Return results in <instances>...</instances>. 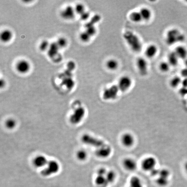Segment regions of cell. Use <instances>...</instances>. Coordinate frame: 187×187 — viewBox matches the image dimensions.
<instances>
[{
	"label": "cell",
	"mask_w": 187,
	"mask_h": 187,
	"mask_svg": "<svg viewBox=\"0 0 187 187\" xmlns=\"http://www.w3.org/2000/svg\"><path fill=\"white\" fill-rule=\"evenodd\" d=\"M179 59L175 52L170 53L168 56V62L171 66H175L178 63Z\"/></svg>",
	"instance_id": "obj_20"
},
{
	"label": "cell",
	"mask_w": 187,
	"mask_h": 187,
	"mask_svg": "<svg viewBox=\"0 0 187 187\" xmlns=\"http://www.w3.org/2000/svg\"><path fill=\"white\" fill-rule=\"evenodd\" d=\"M48 162L44 156L42 155H39L37 156L33 161V164L36 167L40 168L47 165Z\"/></svg>",
	"instance_id": "obj_18"
},
{
	"label": "cell",
	"mask_w": 187,
	"mask_h": 187,
	"mask_svg": "<svg viewBox=\"0 0 187 187\" xmlns=\"http://www.w3.org/2000/svg\"><path fill=\"white\" fill-rule=\"evenodd\" d=\"M121 141L124 146L126 147H131L134 143L135 139L134 136L131 134L127 133L122 135Z\"/></svg>",
	"instance_id": "obj_11"
},
{
	"label": "cell",
	"mask_w": 187,
	"mask_h": 187,
	"mask_svg": "<svg viewBox=\"0 0 187 187\" xmlns=\"http://www.w3.org/2000/svg\"><path fill=\"white\" fill-rule=\"evenodd\" d=\"M85 114V109L82 107H79L75 109L73 114L70 117V121L73 124H79L83 119Z\"/></svg>",
	"instance_id": "obj_6"
},
{
	"label": "cell",
	"mask_w": 187,
	"mask_h": 187,
	"mask_svg": "<svg viewBox=\"0 0 187 187\" xmlns=\"http://www.w3.org/2000/svg\"><path fill=\"white\" fill-rule=\"evenodd\" d=\"M181 74L184 78H187V68L182 69L181 72Z\"/></svg>",
	"instance_id": "obj_44"
},
{
	"label": "cell",
	"mask_w": 187,
	"mask_h": 187,
	"mask_svg": "<svg viewBox=\"0 0 187 187\" xmlns=\"http://www.w3.org/2000/svg\"><path fill=\"white\" fill-rule=\"evenodd\" d=\"M74 9L76 13L80 15L85 12V6L82 4H77Z\"/></svg>",
	"instance_id": "obj_33"
},
{
	"label": "cell",
	"mask_w": 187,
	"mask_h": 187,
	"mask_svg": "<svg viewBox=\"0 0 187 187\" xmlns=\"http://www.w3.org/2000/svg\"><path fill=\"white\" fill-rule=\"evenodd\" d=\"M185 170L187 174V162H186V163L185 165Z\"/></svg>",
	"instance_id": "obj_48"
},
{
	"label": "cell",
	"mask_w": 187,
	"mask_h": 187,
	"mask_svg": "<svg viewBox=\"0 0 187 187\" xmlns=\"http://www.w3.org/2000/svg\"><path fill=\"white\" fill-rule=\"evenodd\" d=\"M56 43L59 48L65 47L67 44V40L64 37H60L56 41Z\"/></svg>",
	"instance_id": "obj_32"
},
{
	"label": "cell",
	"mask_w": 187,
	"mask_h": 187,
	"mask_svg": "<svg viewBox=\"0 0 187 187\" xmlns=\"http://www.w3.org/2000/svg\"><path fill=\"white\" fill-rule=\"evenodd\" d=\"M181 84L182 85L183 88H187V78H184L182 80Z\"/></svg>",
	"instance_id": "obj_45"
},
{
	"label": "cell",
	"mask_w": 187,
	"mask_h": 187,
	"mask_svg": "<svg viewBox=\"0 0 187 187\" xmlns=\"http://www.w3.org/2000/svg\"><path fill=\"white\" fill-rule=\"evenodd\" d=\"M53 59H54L55 62H59L61 60L62 56L61 55L58 54Z\"/></svg>",
	"instance_id": "obj_46"
},
{
	"label": "cell",
	"mask_w": 187,
	"mask_h": 187,
	"mask_svg": "<svg viewBox=\"0 0 187 187\" xmlns=\"http://www.w3.org/2000/svg\"><path fill=\"white\" fill-rule=\"evenodd\" d=\"M123 165L124 168L129 171H133L137 168V163L133 158H125L123 161Z\"/></svg>",
	"instance_id": "obj_14"
},
{
	"label": "cell",
	"mask_w": 187,
	"mask_h": 187,
	"mask_svg": "<svg viewBox=\"0 0 187 187\" xmlns=\"http://www.w3.org/2000/svg\"><path fill=\"white\" fill-rule=\"evenodd\" d=\"M76 66V65L75 62L73 61H70L67 64V70L72 72L75 70Z\"/></svg>",
	"instance_id": "obj_39"
},
{
	"label": "cell",
	"mask_w": 187,
	"mask_h": 187,
	"mask_svg": "<svg viewBox=\"0 0 187 187\" xmlns=\"http://www.w3.org/2000/svg\"><path fill=\"white\" fill-rule=\"evenodd\" d=\"M82 141L83 143L89 146L99 148L105 146V143L102 140L88 134H85L82 137Z\"/></svg>",
	"instance_id": "obj_3"
},
{
	"label": "cell",
	"mask_w": 187,
	"mask_h": 187,
	"mask_svg": "<svg viewBox=\"0 0 187 187\" xmlns=\"http://www.w3.org/2000/svg\"><path fill=\"white\" fill-rule=\"evenodd\" d=\"M80 15V18L82 21H85L88 19L90 17V14L89 12H85Z\"/></svg>",
	"instance_id": "obj_41"
},
{
	"label": "cell",
	"mask_w": 187,
	"mask_h": 187,
	"mask_svg": "<svg viewBox=\"0 0 187 187\" xmlns=\"http://www.w3.org/2000/svg\"><path fill=\"white\" fill-rule=\"evenodd\" d=\"M132 84V80L131 77L124 76L120 78L117 86L120 91L124 92L127 91L131 88Z\"/></svg>",
	"instance_id": "obj_7"
},
{
	"label": "cell",
	"mask_w": 187,
	"mask_h": 187,
	"mask_svg": "<svg viewBox=\"0 0 187 187\" xmlns=\"http://www.w3.org/2000/svg\"><path fill=\"white\" fill-rule=\"evenodd\" d=\"M156 183L161 187H165L167 185L168 183V178L158 176L156 180Z\"/></svg>",
	"instance_id": "obj_30"
},
{
	"label": "cell",
	"mask_w": 187,
	"mask_h": 187,
	"mask_svg": "<svg viewBox=\"0 0 187 187\" xmlns=\"http://www.w3.org/2000/svg\"><path fill=\"white\" fill-rule=\"evenodd\" d=\"M5 81H4L3 79H1V84H0V85H1V88L2 87H4L5 86Z\"/></svg>",
	"instance_id": "obj_47"
},
{
	"label": "cell",
	"mask_w": 187,
	"mask_h": 187,
	"mask_svg": "<svg viewBox=\"0 0 187 187\" xmlns=\"http://www.w3.org/2000/svg\"><path fill=\"white\" fill-rule=\"evenodd\" d=\"M59 49L56 42L51 43L50 44L49 49H48V55L51 58H53L57 55L58 54Z\"/></svg>",
	"instance_id": "obj_16"
},
{
	"label": "cell",
	"mask_w": 187,
	"mask_h": 187,
	"mask_svg": "<svg viewBox=\"0 0 187 187\" xmlns=\"http://www.w3.org/2000/svg\"></svg>",
	"instance_id": "obj_50"
},
{
	"label": "cell",
	"mask_w": 187,
	"mask_h": 187,
	"mask_svg": "<svg viewBox=\"0 0 187 187\" xmlns=\"http://www.w3.org/2000/svg\"><path fill=\"white\" fill-rule=\"evenodd\" d=\"M13 33L9 29H5L3 30L1 34V40L4 42H8L12 39Z\"/></svg>",
	"instance_id": "obj_19"
},
{
	"label": "cell",
	"mask_w": 187,
	"mask_h": 187,
	"mask_svg": "<svg viewBox=\"0 0 187 187\" xmlns=\"http://www.w3.org/2000/svg\"><path fill=\"white\" fill-rule=\"evenodd\" d=\"M6 125L8 128H13L16 125V122L12 119L8 120L6 122Z\"/></svg>",
	"instance_id": "obj_40"
},
{
	"label": "cell",
	"mask_w": 187,
	"mask_h": 187,
	"mask_svg": "<svg viewBox=\"0 0 187 187\" xmlns=\"http://www.w3.org/2000/svg\"><path fill=\"white\" fill-rule=\"evenodd\" d=\"M106 66L109 70L114 71L118 67L119 63L115 59H110L106 63Z\"/></svg>",
	"instance_id": "obj_21"
},
{
	"label": "cell",
	"mask_w": 187,
	"mask_h": 187,
	"mask_svg": "<svg viewBox=\"0 0 187 187\" xmlns=\"http://www.w3.org/2000/svg\"><path fill=\"white\" fill-rule=\"evenodd\" d=\"M107 171L104 168H100L97 170V175H99L105 176Z\"/></svg>",
	"instance_id": "obj_42"
},
{
	"label": "cell",
	"mask_w": 187,
	"mask_h": 187,
	"mask_svg": "<svg viewBox=\"0 0 187 187\" xmlns=\"http://www.w3.org/2000/svg\"><path fill=\"white\" fill-rule=\"evenodd\" d=\"M130 18L131 21L136 23H139L143 20L140 12H132L130 14Z\"/></svg>",
	"instance_id": "obj_25"
},
{
	"label": "cell",
	"mask_w": 187,
	"mask_h": 187,
	"mask_svg": "<svg viewBox=\"0 0 187 187\" xmlns=\"http://www.w3.org/2000/svg\"><path fill=\"white\" fill-rule=\"evenodd\" d=\"M124 38L130 47L134 51L138 52L141 50L142 44L138 36L133 32L128 31L124 35Z\"/></svg>",
	"instance_id": "obj_1"
},
{
	"label": "cell",
	"mask_w": 187,
	"mask_h": 187,
	"mask_svg": "<svg viewBox=\"0 0 187 187\" xmlns=\"http://www.w3.org/2000/svg\"><path fill=\"white\" fill-rule=\"evenodd\" d=\"M47 166L41 172L42 175L44 176H49L52 175L56 174L59 171V166L58 163L55 161L48 162Z\"/></svg>",
	"instance_id": "obj_5"
},
{
	"label": "cell",
	"mask_w": 187,
	"mask_h": 187,
	"mask_svg": "<svg viewBox=\"0 0 187 187\" xmlns=\"http://www.w3.org/2000/svg\"><path fill=\"white\" fill-rule=\"evenodd\" d=\"M101 19V17L98 15H94L89 22L86 23L85 25V28L91 26H94L95 23H98Z\"/></svg>",
	"instance_id": "obj_29"
},
{
	"label": "cell",
	"mask_w": 187,
	"mask_h": 187,
	"mask_svg": "<svg viewBox=\"0 0 187 187\" xmlns=\"http://www.w3.org/2000/svg\"><path fill=\"white\" fill-rule=\"evenodd\" d=\"M156 164V160L154 157L149 156L146 157L142 162V168L146 171H151L155 168Z\"/></svg>",
	"instance_id": "obj_8"
},
{
	"label": "cell",
	"mask_w": 187,
	"mask_h": 187,
	"mask_svg": "<svg viewBox=\"0 0 187 187\" xmlns=\"http://www.w3.org/2000/svg\"><path fill=\"white\" fill-rule=\"evenodd\" d=\"M95 182L98 186L106 187L108 185L105 176L97 175L95 179Z\"/></svg>",
	"instance_id": "obj_23"
},
{
	"label": "cell",
	"mask_w": 187,
	"mask_h": 187,
	"mask_svg": "<svg viewBox=\"0 0 187 187\" xmlns=\"http://www.w3.org/2000/svg\"><path fill=\"white\" fill-rule=\"evenodd\" d=\"M62 84L69 89H72L75 85V82L70 77H66L63 79Z\"/></svg>",
	"instance_id": "obj_24"
},
{
	"label": "cell",
	"mask_w": 187,
	"mask_h": 187,
	"mask_svg": "<svg viewBox=\"0 0 187 187\" xmlns=\"http://www.w3.org/2000/svg\"><path fill=\"white\" fill-rule=\"evenodd\" d=\"M91 36L86 31L82 32L80 35V38L82 42H88L90 40Z\"/></svg>",
	"instance_id": "obj_35"
},
{
	"label": "cell",
	"mask_w": 187,
	"mask_h": 187,
	"mask_svg": "<svg viewBox=\"0 0 187 187\" xmlns=\"http://www.w3.org/2000/svg\"><path fill=\"white\" fill-rule=\"evenodd\" d=\"M112 149L111 147L108 145L98 148L96 150L95 153L97 157L101 158H106L109 157L111 154Z\"/></svg>",
	"instance_id": "obj_10"
},
{
	"label": "cell",
	"mask_w": 187,
	"mask_h": 187,
	"mask_svg": "<svg viewBox=\"0 0 187 187\" xmlns=\"http://www.w3.org/2000/svg\"><path fill=\"white\" fill-rule=\"evenodd\" d=\"M117 85H113L106 88L103 93V98L105 100H113L117 97L119 91Z\"/></svg>",
	"instance_id": "obj_4"
},
{
	"label": "cell",
	"mask_w": 187,
	"mask_h": 187,
	"mask_svg": "<svg viewBox=\"0 0 187 187\" xmlns=\"http://www.w3.org/2000/svg\"><path fill=\"white\" fill-rule=\"evenodd\" d=\"M158 52V48L155 44H150L148 46L145 50V55L149 58L154 57Z\"/></svg>",
	"instance_id": "obj_15"
},
{
	"label": "cell",
	"mask_w": 187,
	"mask_h": 187,
	"mask_svg": "<svg viewBox=\"0 0 187 187\" xmlns=\"http://www.w3.org/2000/svg\"><path fill=\"white\" fill-rule=\"evenodd\" d=\"M166 42L169 45L174 44L178 42H182L184 41L185 37L183 34H182L177 29H172L168 30L167 32Z\"/></svg>",
	"instance_id": "obj_2"
},
{
	"label": "cell",
	"mask_w": 187,
	"mask_h": 187,
	"mask_svg": "<svg viewBox=\"0 0 187 187\" xmlns=\"http://www.w3.org/2000/svg\"><path fill=\"white\" fill-rule=\"evenodd\" d=\"M170 65L168 62H162L159 64V69L162 72L166 73L169 71Z\"/></svg>",
	"instance_id": "obj_31"
},
{
	"label": "cell",
	"mask_w": 187,
	"mask_h": 187,
	"mask_svg": "<svg viewBox=\"0 0 187 187\" xmlns=\"http://www.w3.org/2000/svg\"><path fill=\"white\" fill-rule=\"evenodd\" d=\"M75 9L72 6H68L61 13L62 18L66 20H72L75 17Z\"/></svg>",
	"instance_id": "obj_13"
},
{
	"label": "cell",
	"mask_w": 187,
	"mask_h": 187,
	"mask_svg": "<svg viewBox=\"0 0 187 187\" xmlns=\"http://www.w3.org/2000/svg\"><path fill=\"white\" fill-rule=\"evenodd\" d=\"M50 46V44L49 42L46 40H44L41 42L40 45H39V49L42 51H44L47 49H49V48Z\"/></svg>",
	"instance_id": "obj_34"
},
{
	"label": "cell",
	"mask_w": 187,
	"mask_h": 187,
	"mask_svg": "<svg viewBox=\"0 0 187 187\" xmlns=\"http://www.w3.org/2000/svg\"><path fill=\"white\" fill-rule=\"evenodd\" d=\"M175 53L178 58L185 60L187 59V49L182 46H179L176 48Z\"/></svg>",
	"instance_id": "obj_17"
},
{
	"label": "cell",
	"mask_w": 187,
	"mask_h": 187,
	"mask_svg": "<svg viewBox=\"0 0 187 187\" xmlns=\"http://www.w3.org/2000/svg\"><path fill=\"white\" fill-rule=\"evenodd\" d=\"M159 171H160V169H157L155 168L150 171V174L152 176H155L158 175Z\"/></svg>",
	"instance_id": "obj_43"
},
{
	"label": "cell",
	"mask_w": 187,
	"mask_h": 187,
	"mask_svg": "<svg viewBox=\"0 0 187 187\" xmlns=\"http://www.w3.org/2000/svg\"><path fill=\"white\" fill-rule=\"evenodd\" d=\"M170 174L169 170L167 169H165V168H163V169L160 170L158 176L168 178L170 176Z\"/></svg>",
	"instance_id": "obj_36"
},
{
	"label": "cell",
	"mask_w": 187,
	"mask_h": 187,
	"mask_svg": "<svg viewBox=\"0 0 187 187\" xmlns=\"http://www.w3.org/2000/svg\"><path fill=\"white\" fill-rule=\"evenodd\" d=\"M105 177L107 183L109 185L114 181L116 178V175L113 171H107V173Z\"/></svg>",
	"instance_id": "obj_27"
},
{
	"label": "cell",
	"mask_w": 187,
	"mask_h": 187,
	"mask_svg": "<svg viewBox=\"0 0 187 187\" xmlns=\"http://www.w3.org/2000/svg\"><path fill=\"white\" fill-rule=\"evenodd\" d=\"M182 80L180 77L178 76H175L171 80L170 85L172 88H176L182 84Z\"/></svg>",
	"instance_id": "obj_28"
},
{
	"label": "cell",
	"mask_w": 187,
	"mask_h": 187,
	"mask_svg": "<svg viewBox=\"0 0 187 187\" xmlns=\"http://www.w3.org/2000/svg\"><path fill=\"white\" fill-rule=\"evenodd\" d=\"M140 12L143 20L148 21L152 17V12L150 9L147 8H143L140 9Z\"/></svg>",
	"instance_id": "obj_22"
},
{
	"label": "cell",
	"mask_w": 187,
	"mask_h": 187,
	"mask_svg": "<svg viewBox=\"0 0 187 187\" xmlns=\"http://www.w3.org/2000/svg\"><path fill=\"white\" fill-rule=\"evenodd\" d=\"M130 187H143L140 179L137 176L131 178L130 182Z\"/></svg>",
	"instance_id": "obj_26"
},
{
	"label": "cell",
	"mask_w": 187,
	"mask_h": 187,
	"mask_svg": "<svg viewBox=\"0 0 187 187\" xmlns=\"http://www.w3.org/2000/svg\"><path fill=\"white\" fill-rule=\"evenodd\" d=\"M184 64H185V68H187V59L185 60Z\"/></svg>",
	"instance_id": "obj_49"
},
{
	"label": "cell",
	"mask_w": 187,
	"mask_h": 187,
	"mask_svg": "<svg viewBox=\"0 0 187 187\" xmlns=\"http://www.w3.org/2000/svg\"><path fill=\"white\" fill-rule=\"evenodd\" d=\"M86 32L91 36H93L96 34L97 30L95 26H91L86 28Z\"/></svg>",
	"instance_id": "obj_37"
},
{
	"label": "cell",
	"mask_w": 187,
	"mask_h": 187,
	"mask_svg": "<svg viewBox=\"0 0 187 187\" xmlns=\"http://www.w3.org/2000/svg\"><path fill=\"white\" fill-rule=\"evenodd\" d=\"M30 66L29 62L26 60L19 61L16 65V70L21 74L27 73L30 69Z\"/></svg>",
	"instance_id": "obj_12"
},
{
	"label": "cell",
	"mask_w": 187,
	"mask_h": 187,
	"mask_svg": "<svg viewBox=\"0 0 187 187\" xmlns=\"http://www.w3.org/2000/svg\"><path fill=\"white\" fill-rule=\"evenodd\" d=\"M87 154L84 150H80L77 153V157L81 160H84L87 158Z\"/></svg>",
	"instance_id": "obj_38"
},
{
	"label": "cell",
	"mask_w": 187,
	"mask_h": 187,
	"mask_svg": "<svg viewBox=\"0 0 187 187\" xmlns=\"http://www.w3.org/2000/svg\"><path fill=\"white\" fill-rule=\"evenodd\" d=\"M136 64L140 75L142 76H146L148 73L147 61L143 57H139L137 59Z\"/></svg>",
	"instance_id": "obj_9"
}]
</instances>
